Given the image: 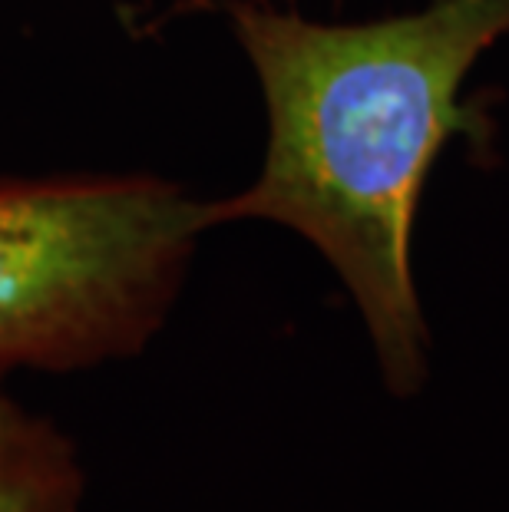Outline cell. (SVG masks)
Returning a JSON list of instances; mask_svg holds the SVG:
<instances>
[{"label": "cell", "instance_id": "cell-1", "mask_svg": "<svg viewBox=\"0 0 509 512\" xmlns=\"http://www.w3.org/2000/svg\"><path fill=\"white\" fill-rule=\"evenodd\" d=\"M235 34L268 106L262 176L212 202L209 222L268 219L331 261L364 314L387 387L424 384L427 324L410 232L443 143L467 113L460 86L509 34V0H437L371 24H311L242 4Z\"/></svg>", "mask_w": 509, "mask_h": 512}, {"label": "cell", "instance_id": "cell-2", "mask_svg": "<svg viewBox=\"0 0 509 512\" xmlns=\"http://www.w3.org/2000/svg\"><path fill=\"white\" fill-rule=\"evenodd\" d=\"M209 225V205L162 179L0 182V370L139 354Z\"/></svg>", "mask_w": 509, "mask_h": 512}, {"label": "cell", "instance_id": "cell-3", "mask_svg": "<svg viewBox=\"0 0 509 512\" xmlns=\"http://www.w3.org/2000/svg\"><path fill=\"white\" fill-rule=\"evenodd\" d=\"M77 446L10 397L0 370V512H80Z\"/></svg>", "mask_w": 509, "mask_h": 512}]
</instances>
